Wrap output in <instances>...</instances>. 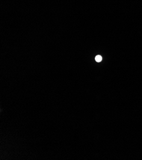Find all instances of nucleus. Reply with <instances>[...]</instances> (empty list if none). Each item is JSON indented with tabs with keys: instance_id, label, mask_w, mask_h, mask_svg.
<instances>
[{
	"instance_id": "f257e3e1",
	"label": "nucleus",
	"mask_w": 142,
	"mask_h": 160,
	"mask_svg": "<svg viewBox=\"0 0 142 160\" xmlns=\"http://www.w3.org/2000/svg\"><path fill=\"white\" fill-rule=\"evenodd\" d=\"M95 60L97 61V62H101V60H102V57L101 56H97L95 58Z\"/></svg>"
}]
</instances>
